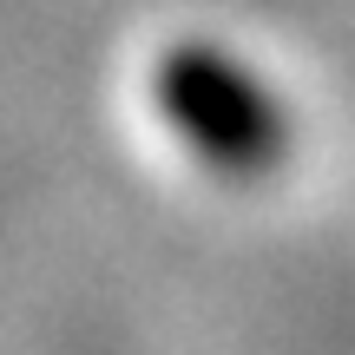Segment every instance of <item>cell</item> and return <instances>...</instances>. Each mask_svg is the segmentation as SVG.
<instances>
[{"instance_id":"obj_1","label":"cell","mask_w":355,"mask_h":355,"mask_svg":"<svg viewBox=\"0 0 355 355\" xmlns=\"http://www.w3.org/2000/svg\"><path fill=\"white\" fill-rule=\"evenodd\" d=\"M152 99L165 125L184 139V152L224 178H270L296 145L283 92L211 40H178L158 53Z\"/></svg>"}]
</instances>
